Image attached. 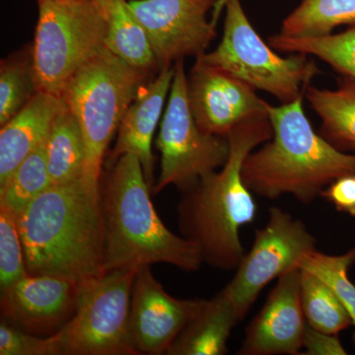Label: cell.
Returning <instances> with one entry per match:
<instances>
[{"label": "cell", "mask_w": 355, "mask_h": 355, "mask_svg": "<svg viewBox=\"0 0 355 355\" xmlns=\"http://www.w3.org/2000/svg\"><path fill=\"white\" fill-rule=\"evenodd\" d=\"M30 275L76 284L105 272V226L100 191L83 181L51 184L18 216Z\"/></svg>", "instance_id": "obj_1"}, {"label": "cell", "mask_w": 355, "mask_h": 355, "mask_svg": "<svg viewBox=\"0 0 355 355\" xmlns=\"http://www.w3.org/2000/svg\"><path fill=\"white\" fill-rule=\"evenodd\" d=\"M272 135L268 116L235 128L227 135L230 153L225 164L183 191L178 205L180 231L197 245L203 263L232 270L244 258L240 231L254 221L258 209L243 180V164L248 154Z\"/></svg>", "instance_id": "obj_2"}, {"label": "cell", "mask_w": 355, "mask_h": 355, "mask_svg": "<svg viewBox=\"0 0 355 355\" xmlns=\"http://www.w3.org/2000/svg\"><path fill=\"white\" fill-rule=\"evenodd\" d=\"M304 98L305 93L280 106L268 103L272 137L248 154L242 168L245 184L258 197L291 195L309 205L338 178L355 174V154L343 153L315 132Z\"/></svg>", "instance_id": "obj_3"}, {"label": "cell", "mask_w": 355, "mask_h": 355, "mask_svg": "<svg viewBox=\"0 0 355 355\" xmlns=\"http://www.w3.org/2000/svg\"><path fill=\"white\" fill-rule=\"evenodd\" d=\"M141 162L125 154L101 178L105 226V272L168 263L196 272L202 265L195 243L169 230L150 198Z\"/></svg>", "instance_id": "obj_4"}, {"label": "cell", "mask_w": 355, "mask_h": 355, "mask_svg": "<svg viewBox=\"0 0 355 355\" xmlns=\"http://www.w3.org/2000/svg\"><path fill=\"white\" fill-rule=\"evenodd\" d=\"M150 72L128 64L105 46L65 86L62 100L76 116L85 142L81 181L89 190L100 191L107 149Z\"/></svg>", "instance_id": "obj_5"}, {"label": "cell", "mask_w": 355, "mask_h": 355, "mask_svg": "<svg viewBox=\"0 0 355 355\" xmlns=\"http://www.w3.org/2000/svg\"><path fill=\"white\" fill-rule=\"evenodd\" d=\"M32 46L38 92L62 98L79 69L106 46L107 27L97 0H44Z\"/></svg>", "instance_id": "obj_6"}, {"label": "cell", "mask_w": 355, "mask_h": 355, "mask_svg": "<svg viewBox=\"0 0 355 355\" xmlns=\"http://www.w3.org/2000/svg\"><path fill=\"white\" fill-rule=\"evenodd\" d=\"M224 10L220 43L216 50L197 58L241 79L254 90L272 95L282 104L304 94L312 79L320 74L314 60L304 53L284 58L275 53L254 29L240 0H228Z\"/></svg>", "instance_id": "obj_7"}, {"label": "cell", "mask_w": 355, "mask_h": 355, "mask_svg": "<svg viewBox=\"0 0 355 355\" xmlns=\"http://www.w3.org/2000/svg\"><path fill=\"white\" fill-rule=\"evenodd\" d=\"M137 270H114L79 284L76 313L55 333L60 355H139L128 333Z\"/></svg>", "instance_id": "obj_8"}, {"label": "cell", "mask_w": 355, "mask_h": 355, "mask_svg": "<svg viewBox=\"0 0 355 355\" xmlns=\"http://www.w3.org/2000/svg\"><path fill=\"white\" fill-rule=\"evenodd\" d=\"M174 67L169 101L156 139L161 169L153 195L170 184L189 190L205 175L220 169L230 153L228 137L205 132L191 114L184 60H178Z\"/></svg>", "instance_id": "obj_9"}, {"label": "cell", "mask_w": 355, "mask_h": 355, "mask_svg": "<svg viewBox=\"0 0 355 355\" xmlns=\"http://www.w3.org/2000/svg\"><path fill=\"white\" fill-rule=\"evenodd\" d=\"M316 238L300 219L280 207H270L268 221L256 231L253 245L224 287L243 321L270 282L297 268L316 251Z\"/></svg>", "instance_id": "obj_10"}, {"label": "cell", "mask_w": 355, "mask_h": 355, "mask_svg": "<svg viewBox=\"0 0 355 355\" xmlns=\"http://www.w3.org/2000/svg\"><path fill=\"white\" fill-rule=\"evenodd\" d=\"M218 0H130L146 30L160 70L184 58L200 57L216 37L207 14Z\"/></svg>", "instance_id": "obj_11"}, {"label": "cell", "mask_w": 355, "mask_h": 355, "mask_svg": "<svg viewBox=\"0 0 355 355\" xmlns=\"http://www.w3.org/2000/svg\"><path fill=\"white\" fill-rule=\"evenodd\" d=\"M207 300L178 299L166 292L150 266L137 270L130 296L128 333L137 354H164Z\"/></svg>", "instance_id": "obj_12"}, {"label": "cell", "mask_w": 355, "mask_h": 355, "mask_svg": "<svg viewBox=\"0 0 355 355\" xmlns=\"http://www.w3.org/2000/svg\"><path fill=\"white\" fill-rule=\"evenodd\" d=\"M249 84L196 58L188 76L191 114L198 127L227 137L235 128L268 116V102L260 99Z\"/></svg>", "instance_id": "obj_13"}, {"label": "cell", "mask_w": 355, "mask_h": 355, "mask_svg": "<svg viewBox=\"0 0 355 355\" xmlns=\"http://www.w3.org/2000/svg\"><path fill=\"white\" fill-rule=\"evenodd\" d=\"M301 268L277 279L260 312L248 324L239 355H297L307 322L301 303Z\"/></svg>", "instance_id": "obj_14"}, {"label": "cell", "mask_w": 355, "mask_h": 355, "mask_svg": "<svg viewBox=\"0 0 355 355\" xmlns=\"http://www.w3.org/2000/svg\"><path fill=\"white\" fill-rule=\"evenodd\" d=\"M78 286L64 277L28 273L2 289V316L33 335H53L76 313Z\"/></svg>", "instance_id": "obj_15"}, {"label": "cell", "mask_w": 355, "mask_h": 355, "mask_svg": "<svg viewBox=\"0 0 355 355\" xmlns=\"http://www.w3.org/2000/svg\"><path fill=\"white\" fill-rule=\"evenodd\" d=\"M174 73V64L163 67L155 78L141 86L139 94L121 119L111 153L113 161L125 154L137 156L141 162L151 191L155 184V157L153 153L154 132L162 116L166 98L171 90Z\"/></svg>", "instance_id": "obj_16"}, {"label": "cell", "mask_w": 355, "mask_h": 355, "mask_svg": "<svg viewBox=\"0 0 355 355\" xmlns=\"http://www.w3.org/2000/svg\"><path fill=\"white\" fill-rule=\"evenodd\" d=\"M62 98L37 92L0 130V184L43 144L58 114L64 109Z\"/></svg>", "instance_id": "obj_17"}, {"label": "cell", "mask_w": 355, "mask_h": 355, "mask_svg": "<svg viewBox=\"0 0 355 355\" xmlns=\"http://www.w3.org/2000/svg\"><path fill=\"white\" fill-rule=\"evenodd\" d=\"M232 300L222 289L178 336L168 355H223L231 331L239 323Z\"/></svg>", "instance_id": "obj_18"}, {"label": "cell", "mask_w": 355, "mask_h": 355, "mask_svg": "<svg viewBox=\"0 0 355 355\" xmlns=\"http://www.w3.org/2000/svg\"><path fill=\"white\" fill-rule=\"evenodd\" d=\"M305 98L321 119L320 135L340 149L355 146V80L343 76L338 87L319 89L308 86Z\"/></svg>", "instance_id": "obj_19"}, {"label": "cell", "mask_w": 355, "mask_h": 355, "mask_svg": "<svg viewBox=\"0 0 355 355\" xmlns=\"http://www.w3.org/2000/svg\"><path fill=\"white\" fill-rule=\"evenodd\" d=\"M106 22V46L139 69H158L146 30L137 19L130 0H97Z\"/></svg>", "instance_id": "obj_20"}, {"label": "cell", "mask_w": 355, "mask_h": 355, "mask_svg": "<svg viewBox=\"0 0 355 355\" xmlns=\"http://www.w3.org/2000/svg\"><path fill=\"white\" fill-rule=\"evenodd\" d=\"M46 150L51 184H71L83 180L85 142L78 121L67 105L51 125Z\"/></svg>", "instance_id": "obj_21"}, {"label": "cell", "mask_w": 355, "mask_h": 355, "mask_svg": "<svg viewBox=\"0 0 355 355\" xmlns=\"http://www.w3.org/2000/svg\"><path fill=\"white\" fill-rule=\"evenodd\" d=\"M355 24V0H301L282 21L279 34L292 38H317L336 27Z\"/></svg>", "instance_id": "obj_22"}, {"label": "cell", "mask_w": 355, "mask_h": 355, "mask_svg": "<svg viewBox=\"0 0 355 355\" xmlns=\"http://www.w3.org/2000/svg\"><path fill=\"white\" fill-rule=\"evenodd\" d=\"M268 44L282 53H304L320 58L343 76L355 80V24L340 34L317 38H292L279 33L268 38Z\"/></svg>", "instance_id": "obj_23"}, {"label": "cell", "mask_w": 355, "mask_h": 355, "mask_svg": "<svg viewBox=\"0 0 355 355\" xmlns=\"http://www.w3.org/2000/svg\"><path fill=\"white\" fill-rule=\"evenodd\" d=\"M301 303L308 326L315 330L338 335L352 324L349 313L331 286L305 270L301 272Z\"/></svg>", "instance_id": "obj_24"}, {"label": "cell", "mask_w": 355, "mask_h": 355, "mask_svg": "<svg viewBox=\"0 0 355 355\" xmlns=\"http://www.w3.org/2000/svg\"><path fill=\"white\" fill-rule=\"evenodd\" d=\"M51 186L44 141L0 184V207L18 217Z\"/></svg>", "instance_id": "obj_25"}, {"label": "cell", "mask_w": 355, "mask_h": 355, "mask_svg": "<svg viewBox=\"0 0 355 355\" xmlns=\"http://www.w3.org/2000/svg\"><path fill=\"white\" fill-rule=\"evenodd\" d=\"M38 92L32 69V48L1 60L0 67V125L24 108Z\"/></svg>", "instance_id": "obj_26"}, {"label": "cell", "mask_w": 355, "mask_h": 355, "mask_svg": "<svg viewBox=\"0 0 355 355\" xmlns=\"http://www.w3.org/2000/svg\"><path fill=\"white\" fill-rule=\"evenodd\" d=\"M354 263L355 248L342 254H324L316 250L303 259L299 268L314 273L335 291L352 319L355 345V286L349 277Z\"/></svg>", "instance_id": "obj_27"}, {"label": "cell", "mask_w": 355, "mask_h": 355, "mask_svg": "<svg viewBox=\"0 0 355 355\" xmlns=\"http://www.w3.org/2000/svg\"><path fill=\"white\" fill-rule=\"evenodd\" d=\"M18 217L0 207V286L6 289L28 275Z\"/></svg>", "instance_id": "obj_28"}, {"label": "cell", "mask_w": 355, "mask_h": 355, "mask_svg": "<svg viewBox=\"0 0 355 355\" xmlns=\"http://www.w3.org/2000/svg\"><path fill=\"white\" fill-rule=\"evenodd\" d=\"M0 354L60 355L57 335L35 336L2 320L0 324Z\"/></svg>", "instance_id": "obj_29"}, {"label": "cell", "mask_w": 355, "mask_h": 355, "mask_svg": "<svg viewBox=\"0 0 355 355\" xmlns=\"http://www.w3.org/2000/svg\"><path fill=\"white\" fill-rule=\"evenodd\" d=\"M340 211L355 216V174L338 178L321 193Z\"/></svg>", "instance_id": "obj_30"}, {"label": "cell", "mask_w": 355, "mask_h": 355, "mask_svg": "<svg viewBox=\"0 0 355 355\" xmlns=\"http://www.w3.org/2000/svg\"><path fill=\"white\" fill-rule=\"evenodd\" d=\"M338 335H330L315 330L308 326L306 329L303 349L306 355H345L347 350L338 340Z\"/></svg>", "instance_id": "obj_31"}, {"label": "cell", "mask_w": 355, "mask_h": 355, "mask_svg": "<svg viewBox=\"0 0 355 355\" xmlns=\"http://www.w3.org/2000/svg\"><path fill=\"white\" fill-rule=\"evenodd\" d=\"M228 0H218V1L216 2V6H214V9H212L210 20H211L212 24L216 26V27L219 18H220L222 12L224 11V7L226 6V2Z\"/></svg>", "instance_id": "obj_32"}, {"label": "cell", "mask_w": 355, "mask_h": 355, "mask_svg": "<svg viewBox=\"0 0 355 355\" xmlns=\"http://www.w3.org/2000/svg\"><path fill=\"white\" fill-rule=\"evenodd\" d=\"M44 1V0H37V2Z\"/></svg>", "instance_id": "obj_33"}]
</instances>
